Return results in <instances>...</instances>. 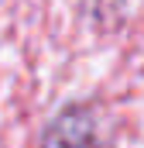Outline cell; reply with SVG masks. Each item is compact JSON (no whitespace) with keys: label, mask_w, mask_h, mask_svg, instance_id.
Masks as SVG:
<instances>
[{"label":"cell","mask_w":144,"mask_h":148,"mask_svg":"<svg viewBox=\"0 0 144 148\" xmlns=\"http://www.w3.org/2000/svg\"><path fill=\"white\" fill-rule=\"evenodd\" d=\"M45 148H103V121L93 107L75 103L45 131Z\"/></svg>","instance_id":"1"}]
</instances>
